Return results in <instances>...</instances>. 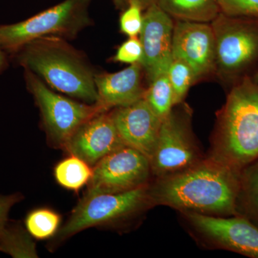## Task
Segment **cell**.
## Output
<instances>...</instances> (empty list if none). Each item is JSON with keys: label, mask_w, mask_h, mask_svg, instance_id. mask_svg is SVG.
<instances>
[{"label": "cell", "mask_w": 258, "mask_h": 258, "mask_svg": "<svg viewBox=\"0 0 258 258\" xmlns=\"http://www.w3.org/2000/svg\"><path fill=\"white\" fill-rule=\"evenodd\" d=\"M191 114L190 107L182 102L162 120L150 159L156 178L184 170L204 159L191 130Z\"/></svg>", "instance_id": "52a82bcc"}, {"label": "cell", "mask_w": 258, "mask_h": 258, "mask_svg": "<svg viewBox=\"0 0 258 258\" xmlns=\"http://www.w3.org/2000/svg\"><path fill=\"white\" fill-rule=\"evenodd\" d=\"M241 171L208 157L149 184L154 206L214 216L238 215Z\"/></svg>", "instance_id": "6da1fadb"}, {"label": "cell", "mask_w": 258, "mask_h": 258, "mask_svg": "<svg viewBox=\"0 0 258 258\" xmlns=\"http://www.w3.org/2000/svg\"><path fill=\"white\" fill-rule=\"evenodd\" d=\"M23 195L15 193L9 195H0V230L9 222L8 216L10 210L15 204L23 200Z\"/></svg>", "instance_id": "484cf974"}, {"label": "cell", "mask_w": 258, "mask_h": 258, "mask_svg": "<svg viewBox=\"0 0 258 258\" xmlns=\"http://www.w3.org/2000/svg\"><path fill=\"white\" fill-rule=\"evenodd\" d=\"M0 251L13 257H37L35 242L28 231L10 222L0 230Z\"/></svg>", "instance_id": "d6986e66"}, {"label": "cell", "mask_w": 258, "mask_h": 258, "mask_svg": "<svg viewBox=\"0 0 258 258\" xmlns=\"http://www.w3.org/2000/svg\"><path fill=\"white\" fill-rule=\"evenodd\" d=\"M251 79H252V81H253L254 83L258 84V71L253 75L252 77H251Z\"/></svg>", "instance_id": "f1b7e54d"}, {"label": "cell", "mask_w": 258, "mask_h": 258, "mask_svg": "<svg viewBox=\"0 0 258 258\" xmlns=\"http://www.w3.org/2000/svg\"><path fill=\"white\" fill-rule=\"evenodd\" d=\"M149 184L124 192H86L57 238L64 240L89 227L122 221L152 208Z\"/></svg>", "instance_id": "8992f818"}, {"label": "cell", "mask_w": 258, "mask_h": 258, "mask_svg": "<svg viewBox=\"0 0 258 258\" xmlns=\"http://www.w3.org/2000/svg\"><path fill=\"white\" fill-rule=\"evenodd\" d=\"M167 76L174 93V106L184 102L190 88L195 85L192 71L184 61L172 58Z\"/></svg>", "instance_id": "7402d4cb"}, {"label": "cell", "mask_w": 258, "mask_h": 258, "mask_svg": "<svg viewBox=\"0 0 258 258\" xmlns=\"http://www.w3.org/2000/svg\"><path fill=\"white\" fill-rule=\"evenodd\" d=\"M237 210L258 227V159L241 171Z\"/></svg>", "instance_id": "e0dca14e"}, {"label": "cell", "mask_w": 258, "mask_h": 258, "mask_svg": "<svg viewBox=\"0 0 258 258\" xmlns=\"http://www.w3.org/2000/svg\"><path fill=\"white\" fill-rule=\"evenodd\" d=\"M143 57V47L139 37H128L117 49L112 60L125 64L141 63Z\"/></svg>", "instance_id": "cb8c5ba5"}, {"label": "cell", "mask_w": 258, "mask_h": 258, "mask_svg": "<svg viewBox=\"0 0 258 258\" xmlns=\"http://www.w3.org/2000/svg\"><path fill=\"white\" fill-rule=\"evenodd\" d=\"M144 13L139 5H129L120 15V32L128 37H139L143 28Z\"/></svg>", "instance_id": "603a6c76"}, {"label": "cell", "mask_w": 258, "mask_h": 258, "mask_svg": "<svg viewBox=\"0 0 258 258\" xmlns=\"http://www.w3.org/2000/svg\"><path fill=\"white\" fill-rule=\"evenodd\" d=\"M174 20L157 3L144 10L143 28L139 39L143 47L142 64L148 85L166 74L172 60Z\"/></svg>", "instance_id": "7c38bea8"}, {"label": "cell", "mask_w": 258, "mask_h": 258, "mask_svg": "<svg viewBox=\"0 0 258 258\" xmlns=\"http://www.w3.org/2000/svg\"><path fill=\"white\" fill-rule=\"evenodd\" d=\"M141 63L130 64L116 73H102L95 76L98 101L106 111L133 104L144 97L147 88Z\"/></svg>", "instance_id": "9a60e30c"}, {"label": "cell", "mask_w": 258, "mask_h": 258, "mask_svg": "<svg viewBox=\"0 0 258 258\" xmlns=\"http://www.w3.org/2000/svg\"><path fill=\"white\" fill-rule=\"evenodd\" d=\"M172 58L189 66L195 84L215 76L216 45L211 23L174 20Z\"/></svg>", "instance_id": "8fae6325"}, {"label": "cell", "mask_w": 258, "mask_h": 258, "mask_svg": "<svg viewBox=\"0 0 258 258\" xmlns=\"http://www.w3.org/2000/svg\"><path fill=\"white\" fill-rule=\"evenodd\" d=\"M111 113L123 144L142 153L150 161L162 120L147 101L143 98L129 106L115 108Z\"/></svg>", "instance_id": "5bb4252c"}, {"label": "cell", "mask_w": 258, "mask_h": 258, "mask_svg": "<svg viewBox=\"0 0 258 258\" xmlns=\"http://www.w3.org/2000/svg\"><path fill=\"white\" fill-rule=\"evenodd\" d=\"M8 66V61L6 52L3 50V47L0 44V74L7 69Z\"/></svg>", "instance_id": "83f0119b"}, {"label": "cell", "mask_w": 258, "mask_h": 258, "mask_svg": "<svg viewBox=\"0 0 258 258\" xmlns=\"http://www.w3.org/2000/svg\"><path fill=\"white\" fill-rule=\"evenodd\" d=\"M17 62L50 87L89 104L98 101L95 74L86 59L61 37H40L22 47Z\"/></svg>", "instance_id": "3957f363"}, {"label": "cell", "mask_w": 258, "mask_h": 258, "mask_svg": "<svg viewBox=\"0 0 258 258\" xmlns=\"http://www.w3.org/2000/svg\"><path fill=\"white\" fill-rule=\"evenodd\" d=\"M208 157L242 171L258 159V84L246 78L230 88L217 113Z\"/></svg>", "instance_id": "7a4b0ae2"}, {"label": "cell", "mask_w": 258, "mask_h": 258, "mask_svg": "<svg viewBox=\"0 0 258 258\" xmlns=\"http://www.w3.org/2000/svg\"><path fill=\"white\" fill-rule=\"evenodd\" d=\"M195 232L209 243L258 258V227L242 215L223 217L181 212Z\"/></svg>", "instance_id": "30bf717a"}, {"label": "cell", "mask_w": 258, "mask_h": 258, "mask_svg": "<svg viewBox=\"0 0 258 258\" xmlns=\"http://www.w3.org/2000/svg\"><path fill=\"white\" fill-rule=\"evenodd\" d=\"M92 0H64L31 18L10 25H0V44L8 54L40 37L73 38L91 25L89 7Z\"/></svg>", "instance_id": "5b68a950"}, {"label": "cell", "mask_w": 258, "mask_h": 258, "mask_svg": "<svg viewBox=\"0 0 258 258\" xmlns=\"http://www.w3.org/2000/svg\"><path fill=\"white\" fill-rule=\"evenodd\" d=\"M60 215L47 208L32 210L27 215L25 225L31 237L37 240H46L58 232Z\"/></svg>", "instance_id": "44dd1931"}, {"label": "cell", "mask_w": 258, "mask_h": 258, "mask_svg": "<svg viewBox=\"0 0 258 258\" xmlns=\"http://www.w3.org/2000/svg\"><path fill=\"white\" fill-rule=\"evenodd\" d=\"M111 111L102 112L83 123L64 145L71 154L94 166L98 161L123 147Z\"/></svg>", "instance_id": "4fadbf2b"}, {"label": "cell", "mask_w": 258, "mask_h": 258, "mask_svg": "<svg viewBox=\"0 0 258 258\" xmlns=\"http://www.w3.org/2000/svg\"><path fill=\"white\" fill-rule=\"evenodd\" d=\"M216 45L215 76L227 87L258 71V19L220 13L212 22Z\"/></svg>", "instance_id": "277c9868"}, {"label": "cell", "mask_w": 258, "mask_h": 258, "mask_svg": "<svg viewBox=\"0 0 258 258\" xmlns=\"http://www.w3.org/2000/svg\"><path fill=\"white\" fill-rule=\"evenodd\" d=\"M113 1L116 9L120 10V12L123 11L132 3L139 5L144 10H147L151 5L157 3V0H113Z\"/></svg>", "instance_id": "4316f807"}, {"label": "cell", "mask_w": 258, "mask_h": 258, "mask_svg": "<svg viewBox=\"0 0 258 258\" xmlns=\"http://www.w3.org/2000/svg\"><path fill=\"white\" fill-rule=\"evenodd\" d=\"M144 98L161 120L169 114L174 108V101L167 73L158 76L148 85Z\"/></svg>", "instance_id": "ffe728a7"}, {"label": "cell", "mask_w": 258, "mask_h": 258, "mask_svg": "<svg viewBox=\"0 0 258 258\" xmlns=\"http://www.w3.org/2000/svg\"><path fill=\"white\" fill-rule=\"evenodd\" d=\"M25 79L41 111L47 135L57 147L64 148L83 123L98 113L108 111L97 103H79L57 94L28 70L25 69Z\"/></svg>", "instance_id": "ba28073f"}, {"label": "cell", "mask_w": 258, "mask_h": 258, "mask_svg": "<svg viewBox=\"0 0 258 258\" xmlns=\"http://www.w3.org/2000/svg\"><path fill=\"white\" fill-rule=\"evenodd\" d=\"M150 161L134 148L123 146L93 166L87 192L119 193L149 184Z\"/></svg>", "instance_id": "9c48e42d"}, {"label": "cell", "mask_w": 258, "mask_h": 258, "mask_svg": "<svg viewBox=\"0 0 258 258\" xmlns=\"http://www.w3.org/2000/svg\"><path fill=\"white\" fill-rule=\"evenodd\" d=\"M174 20L210 23L220 14L218 0H157Z\"/></svg>", "instance_id": "2e32d148"}, {"label": "cell", "mask_w": 258, "mask_h": 258, "mask_svg": "<svg viewBox=\"0 0 258 258\" xmlns=\"http://www.w3.org/2000/svg\"><path fill=\"white\" fill-rule=\"evenodd\" d=\"M218 3L224 14L258 19V0H218Z\"/></svg>", "instance_id": "d4e9b609"}, {"label": "cell", "mask_w": 258, "mask_h": 258, "mask_svg": "<svg viewBox=\"0 0 258 258\" xmlns=\"http://www.w3.org/2000/svg\"><path fill=\"white\" fill-rule=\"evenodd\" d=\"M54 175L62 187L78 191L91 181L93 169L83 159L71 155L56 165Z\"/></svg>", "instance_id": "ac0fdd59"}]
</instances>
